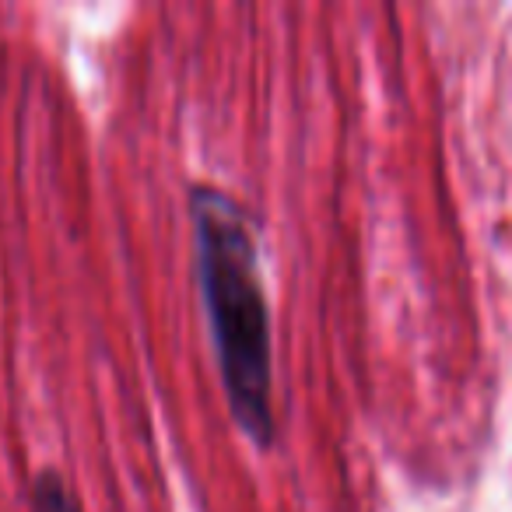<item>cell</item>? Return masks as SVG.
Wrapping results in <instances>:
<instances>
[{"label":"cell","instance_id":"6da1fadb","mask_svg":"<svg viewBox=\"0 0 512 512\" xmlns=\"http://www.w3.org/2000/svg\"><path fill=\"white\" fill-rule=\"evenodd\" d=\"M190 214L200 295L228 411L253 446L267 449L274 442V355L253 225L239 200L214 186L193 190Z\"/></svg>","mask_w":512,"mask_h":512},{"label":"cell","instance_id":"7a4b0ae2","mask_svg":"<svg viewBox=\"0 0 512 512\" xmlns=\"http://www.w3.org/2000/svg\"><path fill=\"white\" fill-rule=\"evenodd\" d=\"M29 509L32 512H85L71 484L57 470H39L29 481Z\"/></svg>","mask_w":512,"mask_h":512}]
</instances>
